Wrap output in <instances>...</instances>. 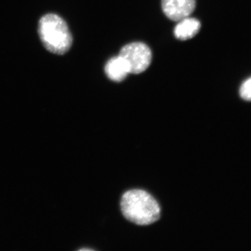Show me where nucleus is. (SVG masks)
Segmentation results:
<instances>
[{
	"label": "nucleus",
	"instance_id": "3",
	"mask_svg": "<svg viewBox=\"0 0 251 251\" xmlns=\"http://www.w3.org/2000/svg\"><path fill=\"white\" fill-rule=\"evenodd\" d=\"M119 55L127 62L130 74H139L145 71L152 60V52L149 47L141 42L125 46Z\"/></svg>",
	"mask_w": 251,
	"mask_h": 251
},
{
	"label": "nucleus",
	"instance_id": "5",
	"mask_svg": "<svg viewBox=\"0 0 251 251\" xmlns=\"http://www.w3.org/2000/svg\"><path fill=\"white\" fill-rule=\"evenodd\" d=\"M105 72L106 76L115 82H121L130 74L127 62L119 55L110 59L106 63Z\"/></svg>",
	"mask_w": 251,
	"mask_h": 251
},
{
	"label": "nucleus",
	"instance_id": "2",
	"mask_svg": "<svg viewBox=\"0 0 251 251\" xmlns=\"http://www.w3.org/2000/svg\"><path fill=\"white\" fill-rule=\"evenodd\" d=\"M38 27L41 41L49 51L63 55L70 50L73 38L67 24L59 15H44L39 21Z\"/></svg>",
	"mask_w": 251,
	"mask_h": 251
},
{
	"label": "nucleus",
	"instance_id": "1",
	"mask_svg": "<svg viewBox=\"0 0 251 251\" xmlns=\"http://www.w3.org/2000/svg\"><path fill=\"white\" fill-rule=\"evenodd\" d=\"M121 206L126 219L137 225L153 224L161 216L158 203L151 194L142 190L126 192L122 197Z\"/></svg>",
	"mask_w": 251,
	"mask_h": 251
},
{
	"label": "nucleus",
	"instance_id": "6",
	"mask_svg": "<svg viewBox=\"0 0 251 251\" xmlns=\"http://www.w3.org/2000/svg\"><path fill=\"white\" fill-rule=\"evenodd\" d=\"M200 27L201 24L199 20L188 17L178 21L174 29L175 36L180 40L190 39L199 33Z\"/></svg>",
	"mask_w": 251,
	"mask_h": 251
},
{
	"label": "nucleus",
	"instance_id": "4",
	"mask_svg": "<svg viewBox=\"0 0 251 251\" xmlns=\"http://www.w3.org/2000/svg\"><path fill=\"white\" fill-rule=\"evenodd\" d=\"M162 7L166 17L178 22L193 13L196 0H162Z\"/></svg>",
	"mask_w": 251,
	"mask_h": 251
},
{
	"label": "nucleus",
	"instance_id": "7",
	"mask_svg": "<svg viewBox=\"0 0 251 251\" xmlns=\"http://www.w3.org/2000/svg\"><path fill=\"white\" fill-rule=\"evenodd\" d=\"M241 98L246 101H251V77L245 81L240 89Z\"/></svg>",
	"mask_w": 251,
	"mask_h": 251
},
{
	"label": "nucleus",
	"instance_id": "8",
	"mask_svg": "<svg viewBox=\"0 0 251 251\" xmlns=\"http://www.w3.org/2000/svg\"><path fill=\"white\" fill-rule=\"evenodd\" d=\"M92 251L93 250L92 249H81L80 250V251Z\"/></svg>",
	"mask_w": 251,
	"mask_h": 251
}]
</instances>
